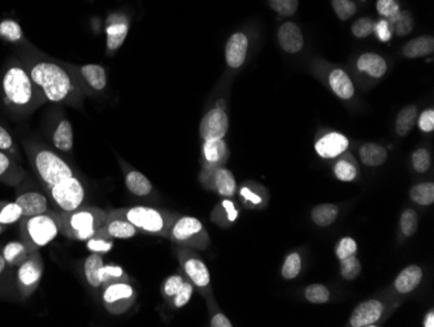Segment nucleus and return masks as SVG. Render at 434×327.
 <instances>
[{
  "label": "nucleus",
  "mask_w": 434,
  "mask_h": 327,
  "mask_svg": "<svg viewBox=\"0 0 434 327\" xmlns=\"http://www.w3.org/2000/svg\"><path fill=\"white\" fill-rule=\"evenodd\" d=\"M25 68L45 99L54 104L72 101L77 96L76 81L67 68L43 57H28Z\"/></svg>",
  "instance_id": "nucleus-1"
},
{
  "label": "nucleus",
  "mask_w": 434,
  "mask_h": 327,
  "mask_svg": "<svg viewBox=\"0 0 434 327\" xmlns=\"http://www.w3.org/2000/svg\"><path fill=\"white\" fill-rule=\"evenodd\" d=\"M1 90L9 109L21 115L33 111L45 99L24 64L8 65L3 74Z\"/></svg>",
  "instance_id": "nucleus-2"
},
{
  "label": "nucleus",
  "mask_w": 434,
  "mask_h": 327,
  "mask_svg": "<svg viewBox=\"0 0 434 327\" xmlns=\"http://www.w3.org/2000/svg\"><path fill=\"white\" fill-rule=\"evenodd\" d=\"M60 233L68 239L86 241L102 227L107 211L94 206H79L72 211H56Z\"/></svg>",
  "instance_id": "nucleus-3"
},
{
  "label": "nucleus",
  "mask_w": 434,
  "mask_h": 327,
  "mask_svg": "<svg viewBox=\"0 0 434 327\" xmlns=\"http://www.w3.org/2000/svg\"><path fill=\"white\" fill-rule=\"evenodd\" d=\"M25 149L35 174L47 189L74 175L71 166L47 148L29 144Z\"/></svg>",
  "instance_id": "nucleus-4"
},
{
  "label": "nucleus",
  "mask_w": 434,
  "mask_h": 327,
  "mask_svg": "<svg viewBox=\"0 0 434 327\" xmlns=\"http://www.w3.org/2000/svg\"><path fill=\"white\" fill-rule=\"evenodd\" d=\"M112 216H121L135 226L138 231L147 232L159 236H168L171 226L177 216L160 209L133 206L116 209L110 211Z\"/></svg>",
  "instance_id": "nucleus-5"
},
{
  "label": "nucleus",
  "mask_w": 434,
  "mask_h": 327,
  "mask_svg": "<svg viewBox=\"0 0 434 327\" xmlns=\"http://www.w3.org/2000/svg\"><path fill=\"white\" fill-rule=\"evenodd\" d=\"M21 238L33 252L46 247L60 233L56 211L48 210L45 214L21 219Z\"/></svg>",
  "instance_id": "nucleus-6"
},
{
  "label": "nucleus",
  "mask_w": 434,
  "mask_h": 327,
  "mask_svg": "<svg viewBox=\"0 0 434 327\" xmlns=\"http://www.w3.org/2000/svg\"><path fill=\"white\" fill-rule=\"evenodd\" d=\"M168 238L185 247L205 249L210 244L208 233L202 222L193 216H180L171 226Z\"/></svg>",
  "instance_id": "nucleus-7"
},
{
  "label": "nucleus",
  "mask_w": 434,
  "mask_h": 327,
  "mask_svg": "<svg viewBox=\"0 0 434 327\" xmlns=\"http://www.w3.org/2000/svg\"><path fill=\"white\" fill-rule=\"evenodd\" d=\"M48 193L62 211H72L82 206L86 192L79 179L73 175L48 188Z\"/></svg>",
  "instance_id": "nucleus-8"
},
{
  "label": "nucleus",
  "mask_w": 434,
  "mask_h": 327,
  "mask_svg": "<svg viewBox=\"0 0 434 327\" xmlns=\"http://www.w3.org/2000/svg\"><path fill=\"white\" fill-rule=\"evenodd\" d=\"M137 299L135 288L129 282H115L102 287V303L113 316L124 314Z\"/></svg>",
  "instance_id": "nucleus-9"
},
{
  "label": "nucleus",
  "mask_w": 434,
  "mask_h": 327,
  "mask_svg": "<svg viewBox=\"0 0 434 327\" xmlns=\"http://www.w3.org/2000/svg\"><path fill=\"white\" fill-rule=\"evenodd\" d=\"M42 277H43V260L38 250H35L18 266L17 270V286L24 299L35 292V289L40 286Z\"/></svg>",
  "instance_id": "nucleus-10"
},
{
  "label": "nucleus",
  "mask_w": 434,
  "mask_h": 327,
  "mask_svg": "<svg viewBox=\"0 0 434 327\" xmlns=\"http://www.w3.org/2000/svg\"><path fill=\"white\" fill-rule=\"evenodd\" d=\"M178 258L181 262L182 270L190 282L200 291H210L211 277L205 262L195 253L188 249H180Z\"/></svg>",
  "instance_id": "nucleus-11"
},
{
  "label": "nucleus",
  "mask_w": 434,
  "mask_h": 327,
  "mask_svg": "<svg viewBox=\"0 0 434 327\" xmlns=\"http://www.w3.org/2000/svg\"><path fill=\"white\" fill-rule=\"evenodd\" d=\"M200 182L205 188L216 191L222 197H232L236 193V179L228 168H205L200 174Z\"/></svg>",
  "instance_id": "nucleus-12"
},
{
  "label": "nucleus",
  "mask_w": 434,
  "mask_h": 327,
  "mask_svg": "<svg viewBox=\"0 0 434 327\" xmlns=\"http://www.w3.org/2000/svg\"><path fill=\"white\" fill-rule=\"evenodd\" d=\"M229 129V119L227 112L222 107H215L207 112L200 123V136L205 140L224 138Z\"/></svg>",
  "instance_id": "nucleus-13"
},
{
  "label": "nucleus",
  "mask_w": 434,
  "mask_h": 327,
  "mask_svg": "<svg viewBox=\"0 0 434 327\" xmlns=\"http://www.w3.org/2000/svg\"><path fill=\"white\" fill-rule=\"evenodd\" d=\"M138 233V230L133 224L127 222V219L121 216H112L107 213V218L102 227L95 233V236L107 238V239H130Z\"/></svg>",
  "instance_id": "nucleus-14"
},
{
  "label": "nucleus",
  "mask_w": 434,
  "mask_h": 327,
  "mask_svg": "<svg viewBox=\"0 0 434 327\" xmlns=\"http://www.w3.org/2000/svg\"><path fill=\"white\" fill-rule=\"evenodd\" d=\"M384 305L379 300H368L359 304L353 311L350 325L353 327L373 326L382 316Z\"/></svg>",
  "instance_id": "nucleus-15"
},
{
  "label": "nucleus",
  "mask_w": 434,
  "mask_h": 327,
  "mask_svg": "<svg viewBox=\"0 0 434 327\" xmlns=\"http://www.w3.org/2000/svg\"><path fill=\"white\" fill-rule=\"evenodd\" d=\"M15 202L23 210V218L40 216L48 211L47 197L40 192H23L17 196Z\"/></svg>",
  "instance_id": "nucleus-16"
},
{
  "label": "nucleus",
  "mask_w": 434,
  "mask_h": 327,
  "mask_svg": "<svg viewBox=\"0 0 434 327\" xmlns=\"http://www.w3.org/2000/svg\"><path fill=\"white\" fill-rule=\"evenodd\" d=\"M348 148V137L341 135V133H329L326 136L321 137L316 143V152L321 158H336L340 154L345 152Z\"/></svg>",
  "instance_id": "nucleus-17"
},
{
  "label": "nucleus",
  "mask_w": 434,
  "mask_h": 327,
  "mask_svg": "<svg viewBox=\"0 0 434 327\" xmlns=\"http://www.w3.org/2000/svg\"><path fill=\"white\" fill-rule=\"evenodd\" d=\"M249 40L244 33H236L230 37L225 48V59L230 68H239L245 63Z\"/></svg>",
  "instance_id": "nucleus-18"
},
{
  "label": "nucleus",
  "mask_w": 434,
  "mask_h": 327,
  "mask_svg": "<svg viewBox=\"0 0 434 327\" xmlns=\"http://www.w3.org/2000/svg\"><path fill=\"white\" fill-rule=\"evenodd\" d=\"M278 42L289 54H297L303 48V34L299 26L294 23H285L278 29Z\"/></svg>",
  "instance_id": "nucleus-19"
},
{
  "label": "nucleus",
  "mask_w": 434,
  "mask_h": 327,
  "mask_svg": "<svg viewBox=\"0 0 434 327\" xmlns=\"http://www.w3.org/2000/svg\"><path fill=\"white\" fill-rule=\"evenodd\" d=\"M127 21L125 17L112 15L107 20V48L110 51H116L124 43L127 35Z\"/></svg>",
  "instance_id": "nucleus-20"
},
{
  "label": "nucleus",
  "mask_w": 434,
  "mask_h": 327,
  "mask_svg": "<svg viewBox=\"0 0 434 327\" xmlns=\"http://www.w3.org/2000/svg\"><path fill=\"white\" fill-rule=\"evenodd\" d=\"M24 170L20 167L9 154L0 152V182L11 187H17L25 179Z\"/></svg>",
  "instance_id": "nucleus-21"
},
{
  "label": "nucleus",
  "mask_w": 434,
  "mask_h": 327,
  "mask_svg": "<svg viewBox=\"0 0 434 327\" xmlns=\"http://www.w3.org/2000/svg\"><path fill=\"white\" fill-rule=\"evenodd\" d=\"M228 148L224 138L208 140L203 145L205 168L220 167L228 160Z\"/></svg>",
  "instance_id": "nucleus-22"
},
{
  "label": "nucleus",
  "mask_w": 434,
  "mask_h": 327,
  "mask_svg": "<svg viewBox=\"0 0 434 327\" xmlns=\"http://www.w3.org/2000/svg\"><path fill=\"white\" fill-rule=\"evenodd\" d=\"M79 74L94 92H102L107 87L105 70L99 64H86L81 67Z\"/></svg>",
  "instance_id": "nucleus-23"
},
{
  "label": "nucleus",
  "mask_w": 434,
  "mask_h": 327,
  "mask_svg": "<svg viewBox=\"0 0 434 327\" xmlns=\"http://www.w3.org/2000/svg\"><path fill=\"white\" fill-rule=\"evenodd\" d=\"M421 278H423V270L416 265H412V266L406 267L398 275V278L395 279L394 286L398 292L410 294L411 291L418 287Z\"/></svg>",
  "instance_id": "nucleus-24"
},
{
  "label": "nucleus",
  "mask_w": 434,
  "mask_h": 327,
  "mask_svg": "<svg viewBox=\"0 0 434 327\" xmlns=\"http://www.w3.org/2000/svg\"><path fill=\"white\" fill-rule=\"evenodd\" d=\"M124 174H125V185L130 193H133L135 196L138 197H146L152 192V184L146 176L135 171V170H129L124 168Z\"/></svg>",
  "instance_id": "nucleus-25"
},
{
  "label": "nucleus",
  "mask_w": 434,
  "mask_h": 327,
  "mask_svg": "<svg viewBox=\"0 0 434 327\" xmlns=\"http://www.w3.org/2000/svg\"><path fill=\"white\" fill-rule=\"evenodd\" d=\"M32 253V249L28 247L23 240L21 241H11L1 250V255L6 260V264L11 267H13V266L18 267Z\"/></svg>",
  "instance_id": "nucleus-26"
},
{
  "label": "nucleus",
  "mask_w": 434,
  "mask_h": 327,
  "mask_svg": "<svg viewBox=\"0 0 434 327\" xmlns=\"http://www.w3.org/2000/svg\"><path fill=\"white\" fill-rule=\"evenodd\" d=\"M358 68L359 71L367 72L370 76L376 77V79L382 77L387 70L385 59L373 52H367L360 56L358 60Z\"/></svg>",
  "instance_id": "nucleus-27"
},
{
  "label": "nucleus",
  "mask_w": 434,
  "mask_h": 327,
  "mask_svg": "<svg viewBox=\"0 0 434 327\" xmlns=\"http://www.w3.org/2000/svg\"><path fill=\"white\" fill-rule=\"evenodd\" d=\"M329 84L336 96H340L341 99H350L355 93L353 81L350 80L348 73L342 70H334L329 74Z\"/></svg>",
  "instance_id": "nucleus-28"
},
{
  "label": "nucleus",
  "mask_w": 434,
  "mask_h": 327,
  "mask_svg": "<svg viewBox=\"0 0 434 327\" xmlns=\"http://www.w3.org/2000/svg\"><path fill=\"white\" fill-rule=\"evenodd\" d=\"M434 50V38L432 35H423L410 40L403 48V55L410 59L423 57L432 54Z\"/></svg>",
  "instance_id": "nucleus-29"
},
{
  "label": "nucleus",
  "mask_w": 434,
  "mask_h": 327,
  "mask_svg": "<svg viewBox=\"0 0 434 327\" xmlns=\"http://www.w3.org/2000/svg\"><path fill=\"white\" fill-rule=\"evenodd\" d=\"M52 143L60 152H71L73 148V127L68 120H60L52 133Z\"/></svg>",
  "instance_id": "nucleus-30"
},
{
  "label": "nucleus",
  "mask_w": 434,
  "mask_h": 327,
  "mask_svg": "<svg viewBox=\"0 0 434 327\" xmlns=\"http://www.w3.org/2000/svg\"><path fill=\"white\" fill-rule=\"evenodd\" d=\"M360 160L365 166L377 167L387 160V149L379 144H365L360 148Z\"/></svg>",
  "instance_id": "nucleus-31"
},
{
  "label": "nucleus",
  "mask_w": 434,
  "mask_h": 327,
  "mask_svg": "<svg viewBox=\"0 0 434 327\" xmlns=\"http://www.w3.org/2000/svg\"><path fill=\"white\" fill-rule=\"evenodd\" d=\"M104 265L102 255L99 253H91L86 258L84 265V274L86 278L87 283L93 288L102 287L101 279H99V272Z\"/></svg>",
  "instance_id": "nucleus-32"
},
{
  "label": "nucleus",
  "mask_w": 434,
  "mask_h": 327,
  "mask_svg": "<svg viewBox=\"0 0 434 327\" xmlns=\"http://www.w3.org/2000/svg\"><path fill=\"white\" fill-rule=\"evenodd\" d=\"M418 119V109L416 106H407L404 107L402 111L399 112L396 123H395V129L396 133L399 136H407L411 132V129L415 126Z\"/></svg>",
  "instance_id": "nucleus-33"
},
{
  "label": "nucleus",
  "mask_w": 434,
  "mask_h": 327,
  "mask_svg": "<svg viewBox=\"0 0 434 327\" xmlns=\"http://www.w3.org/2000/svg\"><path fill=\"white\" fill-rule=\"evenodd\" d=\"M338 216V208L333 204H323L319 205L312 210L311 218L317 226L320 227H328L337 219Z\"/></svg>",
  "instance_id": "nucleus-34"
},
{
  "label": "nucleus",
  "mask_w": 434,
  "mask_h": 327,
  "mask_svg": "<svg viewBox=\"0 0 434 327\" xmlns=\"http://www.w3.org/2000/svg\"><path fill=\"white\" fill-rule=\"evenodd\" d=\"M237 216L236 205L232 201L225 200L213 210L212 219L216 223L227 226V224L233 223L237 219Z\"/></svg>",
  "instance_id": "nucleus-35"
},
{
  "label": "nucleus",
  "mask_w": 434,
  "mask_h": 327,
  "mask_svg": "<svg viewBox=\"0 0 434 327\" xmlns=\"http://www.w3.org/2000/svg\"><path fill=\"white\" fill-rule=\"evenodd\" d=\"M0 38L11 43L24 42V32L15 20H3L0 23Z\"/></svg>",
  "instance_id": "nucleus-36"
},
{
  "label": "nucleus",
  "mask_w": 434,
  "mask_h": 327,
  "mask_svg": "<svg viewBox=\"0 0 434 327\" xmlns=\"http://www.w3.org/2000/svg\"><path fill=\"white\" fill-rule=\"evenodd\" d=\"M410 196L413 202L421 206L432 205L434 202V184H418L411 189Z\"/></svg>",
  "instance_id": "nucleus-37"
},
{
  "label": "nucleus",
  "mask_w": 434,
  "mask_h": 327,
  "mask_svg": "<svg viewBox=\"0 0 434 327\" xmlns=\"http://www.w3.org/2000/svg\"><path fill=\"white\" fill-rule=\"evenodd\" d=\"M99 279L103 287L115 282H129V275L118 265H103L99 272Z\"/></svg>",
  "instance_id": "nucleus-38"
},
{
  "label": "nucleus",
  "mask_w": 434,
  "mask_h": 327,
  "mask_svg": "<svg viewBox=\"0 0 434 327\" xmlns=\"http://www.w3.org/2000/svg\"><path fill=\"white\" fill-rule=\"evenodd\" d=\"M23 219V210L16 202L0 201V224L9 226Z\"/></svg>",
  "instance_id": "nucleus-39"
},
{
  "label": "nucleus",
  "mask_w": 434,
  "mask_h": 327,
  "mask_svg": "<svg viewBox=\"0 0 434 327\" xmlns=\"http://www.w3.org/2000/svg\"><path fill=\"white\" fill-rule=\"evenodd\" d=\"M390 24V28L394 29L395 33L398 35H407L410 34L412 28H413V23H412V18H411L410 13L407 12H398L395 16L389 18L387 21Z\"/></svg>",
  "instance_id": "nucleus-40"
},
{
  "label": "nucleus",
  "mask_w": 434,
  "mask_h": 327,
  "mask_svg": "<svg viewBox=\"0 0 434 327\" xmlns=\"http://www.w3.org/2000/svg\"><path fill=\"white\" fill-rule=\"evenodd\" d=\"M341 274L346 280H354L362 272V265L355 255H350L348 258L341 260Z\"/></svg>",
  "instance_id": "nucleus-41"
},
{
  "label": "nucleus",
  "mask_w": 434,
  "mask_h": 327,
  "mask_svg": "<svg viewBox=\"0 0 434 327\" xmlns=\"http://www.w3.org/2000/svg\"><path fill=\"white\" fill-rule=\"evenodd\" d=\"M304 295L309 303L312 304H324L329 301L331 299V292L329 289L323 286V284H311L306 288Z\"/></svg>",
  "instance_id": "nucleus-42"
},
{
  "label": "nucleus",
  "mask_w": 434,
  "mask_h": 327,
  "mask_svg": "<svg viewBox=\"0 0 434 327\" xmlns=\"http://www.w3.org/2000/svg\"><path fill=\"white\" fill-rule=\"evenodd\" d=\"M418 214L415 210L409 209L406 211H403L401 216V228H402L403 235L404 236H412L415 235V232L418 231Z\"/></svg>",
  "instance_id": "nucleus-43"
},
{
  "label": "nucleus",
  "mask_w": 434,
  "mask_h": 327,
  "mask_svg": "<svg viewBox=\"0 0 434 327\" xmlns=\"http://www.w3.org/2000/svg\"><path fill=\"white\" fill-rule=\"evenodd\" d=\"M300 267H302L300 255L298 253H292L286 258L281 274L285 279H294L299 275Z\"/></svg>",
  "instance_id": "nucleus-44"
},
{
  "label": "nucleus",
  "mask_w": 434,
  "mask_h": 327,
  "mask_svg": "<svg viewBox=\"0 0 434 327\" xmlns=\"http://www.w3.org/2000/svg\"><path fill=\"white\" fill-rule=\"evenodd\" d=\"M86 247L93 253L105 255V253L111 252L112 248H113V240L101 238V236H93V238L86 240Z\"/></svg>",
  "instance_id": "nucleus-45"
},
{
  "label": "nucleus",
  "mask_w": 434,
  "mask_h": 327,
  "mask_svg": "<svg viewBox=\"0 0 434 327\" xmlns=\"http://www.w3.org/2000/svg\"><path fill=\"white\" fill-rule=\"evenodd\" d=\"M332 6L342 21H346L355 15L356 6L353 0H333Z\"/></svg>",
  "instance_id": "nucleus-46"
},
{
  "label": "nucleus",
  "mask_w": 434,
  "mask_h": 327,
  "mask_svg": "<svg viewBox=\"0 0 434 327\" xmlns=\"http://www.w3.org/2000/svg\"><path fill=\"white\" fill-rule=\"evenodd\" d=\"M298 0H269L270 9H275L281 16H292L298 9Z\"/></svg>",
  "instance_id": "nucleus-47"
},
{
  "label": "nucleus",
  "mask_w": 434,
  "mask_h": 327,
  "mask_svg": "<svg viewBox=\"0 0 434 327\" xmlns=\"http://www.w3.org/2000/svg\"><path fill=\"white\" fill-rule=\"evenodd\" d=\"M334 174L341 182H353L356 177V167L348 160H340L334 167Z\"/></svg>",
  "instance_id": "nucleus-48"
},
{
  "label": "nucleus",
  "mask_w": 434,
  "mask_h": 327,
  "mask_svg": "<svg viewBox=\"0 0 434 327\" xmlns=\"http://www.w3.org/2000/svg\"><path fill=\"white\" fill-rule=\"evenodd\" d=\"M412 165L418 172L424 174L430 167V154L426 149H418L412 155Z\"/></svg>",
  "instance_id": "nucleus-49"
},
{
  "label": "nucleus",
  "mask_w": 434,
  "mask_h": 327,
  "mask_svg": "<svg viewBox=\"0 0 434 327\" xmlns=\"http://www.w3.org/2000/svg\"><path fill=\"white\" fill-rule=\"evenodd\" d=\"M183 278L181 275H172L166 279L163 284V295L166 299H173L176 294L180 291V288L183 284Z\"/></svg>",
  "instance_id": "nucleus-50"
},
{
  "label": "nucleus",
  "mask_w": 434,
  "mask_h": 327,
  "mask_svg": "<svg viewBox=\"0 0 434 327\" xmlns=\"http://www.w3.org/2000/svg\"><path fill=\"white\" fill-rule=\"evenodd\" d=\"M351 29L358 38H365L375 31V23L371 18H359Z\"/></svg>",
  "instance_id": "nucleus-51"
},
{
  "label": "nucleus",
  "mask_w": 434,
  "mask_h": 327,
  "mask_svg": "<svg viewBox=\"0 0 434 327\" xmlns=\"http://www.w3.org/2000/svg\"><path fill=\"white\" fill-rule=\"evenodd\" d=\"M193 295V283L191 282H183L180 291L176 294L173 299V305L176 308H182L189 303L190 299Z\"/></svg>",
  "instance_id": "nucleus-52"
},
{
  "label": "nucleus",
  "mask_w": 434,
  "mask_h": 327,
  "mask_svg": "<svg viewBox=\"0 0 434 327\" xmlns=\"http://www.w3.org/2000/svg\"><path fill=\"white\" fill-rule=\"evenodd\" d=\"M356 249H358V245H356L355 240L351 238H343L337 247V257L340 260H343L350 255H355Z\"/></svg>",
  "instance_id": "nucleus-53"
},
{
  "label": "nucleus",
  "mask_w": 434,
  "mask_h": 327,
  "mask_svg": "<svg viewBox=\"0 0 434 327\" xmlns=\"http://www.w3.org/2000/svg\"><path fill=\"white\" fill-rule=\"evenodd\" d=\"M377 11L379 15L392 18L399 12L398 0H377Z\"/></svg>",
  "instance_id": "nucleus-54"
},
{
  "label": "nucleus",
  "mask_w": 434,
  "mask_h": 327,
  "mask_svg": "<svg viewBox=\"0 0 434 327\" xmlns=\"http://www.w3.org/2000/svg\"><path fill=\"white\" fill-rule=\"evenodd\" d=\"M0 152L7 153L9 155L11 153L16 152L13 138L1 126H0Z\"/></svg>",
  "instance_id": "nucleus-55"
},
{
  "label": "nucleus",
  "mask_w": 434,
  "mask_h": 327,
  "mask_svg": "<svg viewBox=\"0 0 434 327\" xmlns=\"http://www.w3.org/2000/svg\"><path fill=\"white\" fill-rule=\"evenodd\" d=\"M418 127L423 132H432L434 129V111L426 110L418 119Z\"/></svg>",
  "instance_id": "nucleus-56"
},
{
  "label": "nucleus",
  "mask_w": 434,
  "mask_h": 327,
  "mask_svg": "<svg viewBox=\"0 0 434 327\" xmlns=\"http://www.w3.org/2000/svg\"><path fill=\"white\" fill-rule=\"evenodd\" d=\"M375 29H376V33H377V37H379V40H384V42L390 40L392 35H393L390 24L385 21V20H381V21H379V24L375 25Z\"/></svg>",
  "instance_id": "nucleus-57"
},
{
  "label": "nucleus",
  "mask_w": 434,
  "mask_h": 327,
  "mask_svg": "<svg viewBox=\"0 0 434 327\" xmlns=\"http://www.w3.org/2000/svg\"><path fill=\"white\" fill-rule=\"evenodd\" d=\"M210 326L212 327H232V322L229 319L225 317V314H222V311H217L212 318H211V323Z\"/></svg>",
  "instance_id": "nucleus-58"
},
{
  "label": "nucleus",
  "mask_w": 434,
  "mask_h": 327,
  "mask_svg": "<svg viewBox=\"0 0 434 327\" xmlns=\"http://www.w3.org/2000/svg\"><path fill=\"white\" fill-rule=\"evenodd\" d=\"M241 196H242L246 201L253 202V205H259V204H261V197H259L258 194H255L253 191H250L249 188H246V187L241 189Z\"/></svg>",
  "instance_id": "nucleus-59"
},
{
  "label": "nucleus",
  "mask_w": 434,
  "mask_h": 327,
  "mask_svg": "<svg viewBox=\"0 0 434 327\" xmlns=\"http://www.w3.org/2000/svg\"><path fill=\"white\" fill-rule=\"evenodd\" d=\"M424 326L433 327L434 326V313L433 311H429L428 316H426V321H424Z\"/></svg>",
  "instance_id": "nucleus-60"
},
{
  "label": "nucleus",
  "mask_w": 434,
  "mask_h": 327,
  "mask_svg": "<svg viewBox=\"0 0 434 327\" xmlns=\"http://www.w3.org/2000/svg\"><path fill=\"white\" fill-rule=\"evenodd\" d=\"M6 267H7V264H6V260H4V257L1 255V252H0V277L4 274L6 272Z\"/></svg>",
  "instance_id": "nucleus-61"
},
{
  "label": "nucleus",
  "mask_w": 434,
  "mask_h": 327,
  "mask_svg": "<svg viewBox=\"0 0 434 327\" xmlns=\"http://www.w3.org/2000/svg\"><path fill=\"white\" fill-rule=\"evenodd\" d=\"M3 231H4V226H1V224H0V235L3 233Z\"/></svg>",
  "instance_id": "nucleus-62"
}]
</instances>
